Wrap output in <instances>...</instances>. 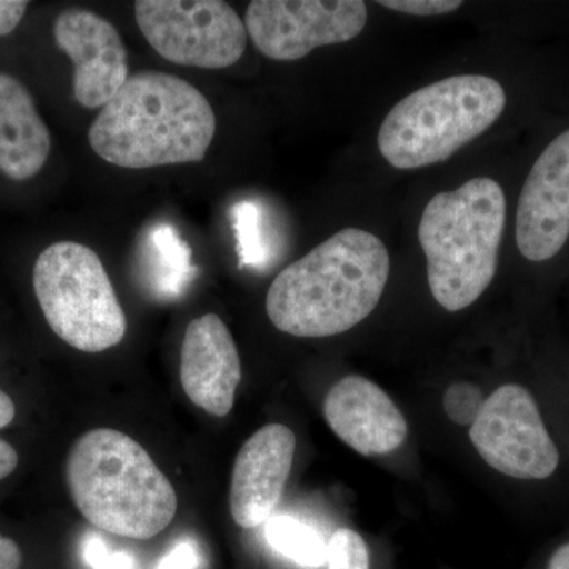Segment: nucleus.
Segmentation results:
<instances>
[{
  "mask_svg": "<svg viewBox=\"0 0 569 569\" xmlns=\"http://www.w3.org/2000/svg\"><path fill=\"white\" fill-rule=\"evenodd\" d=\"M268 545L299 567L320 568L328 559V542L312 527L290 516H272L264 523Z\"/></svg>",
  "mask_w": 569,
  "mask_h": 569,
  "instance_id": "f3484780",
  "label": "nucleus"
},
{
  "mask_svg": "<svg viewBox=\"0 0 569 569\" xmlns=\"http://www.w3.org/2000/svg\"><path fill=\"white\" fill-rule=\"evenodd\" d=\"M244 24L266 58L299 61L317 48L356 39L366 28L367 7L361 0H254Z\"/></svg>",
  "mask_w": 569,
  "mask_h": 569,
  "instance_id": "1a4fd4ad",
  "label": "nucleus"
},
{
  "mask_svg": "<svg viewBox=\"0 0 569 569\" xmlns=\"http://www.w3.org/2000/svg\"><path fill=\"white\" fill-rule=\"evenodd\" d=\"M67 482L84 519L118 537L149 539L170 526L178 496L132 437L93 429L71 448Z\"/></svg>",
  "mask_w": 569,
  "mask_h": 569,
  "instance_id": "7ed1b4c3",
  "label": "nucleus"
},
{
  "mask_svg": "<svg viewBox=\"0 0 569 569\" xmlns=\"http://www.w3.org/2000/svg\"><path fill=\"white\" fill-rule=\"evenodd\" d=\"M216 129V112L194 86L162 71H141L104 104L88 138L104 162L146 170L201 162Z\"/></svg>",
  "mask_w": 569,
  "mask_h": 569,
  "instance_id": "f03ea898",
  "label": "nucleus"
},
{
  "mask_svg": "<svg viewBox=\"0 0 569 569\" xmlns=\"http://www.w3.org/2000/svg\"><path fill=\"white\" fill-rule=\"evenodd\" d=\"M21 550L13 539L0 535V569H20Z\"/></svg>",
  "mask_w": 569,
  "mask_h": 569,
  "instance_id": "b1692460",
  "label": "nucleus"
},
{
  "mask_svg": "<svg viewBox=\"0 0 569 569\" xmlns=\"http://www.w3.org/2000/svg\"><path fill=\"white\" fill-rule=\"evenodd\" d=\"M138 28L168 62L220 70L246 52L244 21L220 0H140L134 3Z\"/></svg>",
  "mask_w": 569,
  "mask_h": 569,
  "instance_id": "0eeeda50",
  "label": "nucleus"
},
{
  "mask_svg": "<svg viewBox=\"0 0 569 569\" xmlns=\"http://www.w3.org/2000/svg\"><path fill=\"white\" fill-rule=\"evenodd\" d=\"M328 569H370L369 549L361 535L340 529L328 542Z\"/></svg>",
  "mask_w": 569,
  "mask_h": 569,
  "instance_id": "a211bd4d",
  "label": "nucleus"
},
{
  "mask_svg": "<svg viewBox=\"0 0 569 569\" xmlns=\"http://www.w3.org/2000/svg\"><path fill=\"white\" fill-rule=\"evenodd\" d=\"M32 279L41 312L63 342L86 353L122 342L126 313L102 260L88 246L63 241L47 247Z\"/></svg>",
  "mask_w": 569,
  "mask_h": 569,
  "instance_id": "423d86ee",
  "label": "nucleus"
},
{
  "mask_svg": "<svg viewBox=\"0 0 569 569\" xmlns=\"http://www.w3.org/2000/svg\"><path fill=\"white\" fill-rule=\"evenodd\" d=\"M295 433L283 425L261 427L236 456L230 508L242 529L264 526L274 515L290 477Z\"/></svg>",
  "mask_w": 569,
  "mask_h": 569,
  "instance_id": "f8f14e48",
  "label": "nucleus"
},
{
  "mask_svg": "<svg viewBox=\"0 0 569 569\" xmlns=\"http://www.w3.org/2000/svg\"><path fill=\"white\" fill-rule=\"evenodd\" d=\"M569 238V130L549 142L519 194L516 242L527 260H552Z\"/></svg>",
  "mask_w": 569,
  "mask_h": 569,
  "instance_id": "9d476101",
  "label": "nucleus"
},
{
  "mask_svg": "<svg viewBox=\"0 0 569 569\" xmlns=\"http://www.w3.org/2000/svg\"><path fill=\"white\" fill-rule=\"evenodd\" d=\"M241 358L230 329L216 313L190 321L181 350L183 392L213 417H227L241 383Z\"/></svg>",
  "mask_w": 569,
  "mask_h": 569,
  "instance_id": "ddd939ff",
  "label": "nucleus"
},
{
  "mask_svg": "<svg viewBox=\"0 0 569 569\" xmlns=\"http://www.w3.org/2000/svg\"><path fill=\"white\" fill-rule=\"evenodd\" d=\"M54 40L73 63V96L96 110L110 102L127 80V50L110 21L82 9L63 10L56 18Z\"/></svg>",
  "mask_w": 569,
  "mask_h": 569,
  "instance_id": "9b49d317",
  "label": "nucleus"
},
{
  "mask_svg": "<svg viewBox=\"0 0 569 569\" xmlns=\"http://www.w3.org/2000/svg\"><path fill=\"white\" fill-rule=\"evenodd\" d=\"M18 452L7 441L0 440V481L10 477L18 467Z\"/></svg>",
  "mask_w": 569,
  "mask_h": 569,
  "instance_id": "393cba45",
  "label": "nucleus"
},
{
  "mask_svg": "<svg viewBox=\"0 0 569 569\" xmlns=\"http://www.w3.org/2000/svg\"><path fill=\"white\" fill-rule=\"evenodd\" d=\"M378 6L399 13L413 14V17H438L459 10L463 6L460 0H381Z\"/></svg>",
  "mask_w": 569,
  "mask_h": 569,
  "instance_id": "412c9836",
  "label": "nucleus"
},
{
  "mask_svg": "<svg viewBox=\"0 0 569 569\" xmlns=\"http://www.w3.org/2000/svg\"><path fill=\"white\" fill-rule=\"evenodd\" d=\"M323 411L332 432L359 455H389L406 441V418L391 397L367 378L337 381L326 396Z\"/></svg>",
  "mask_w": 569,
  "mask_h": 569,
  "instance_id": "4468645a",
  "label": "nucleus"
},
{
  "mask_svg": "<svg viewBox=\"0 0 569 569\" xmlns=\"http://www.w3.org/2000/svg\"><path fill=\"white\" fill-rule=\"evenodd\" d=\"M200 548L190 539L178 542L157 565V569H200Z\"/></svg>",
  "mask_w": 569,
  "mask_h": 569,
  "instance_id": "4be33fe9",
  "label": "nucleus"
},
{
  "mask_svg": "<svg viewBox=\"0 0 569 569\" xmlns=\"http://www.w3.org/2000/svg\"><path fill=\"white\" fill-rule=\"evenodd\" d=\"M505 223L507 198L493 179H471L427 203L418 239L430 291L448 312L467 309L488 290L496 277Z\"/></svg>",
  "mask_w": 569,
  "mask_h": 569,
  "instance_id": "20e7f679",
  "label": "nucleus"
},
{
  "mask_svg": "<svg viewBox=\"0 0 569 569\" xmlns=\"http://www.w3.org/2000/svg\"><path fill=\"white\" fill-rule=\"evenodd\" d=\"M138 258L146 287L162 299L181 296L197 276L192 250L170 223L148 228L141 236Z\"/></svg>",
  "mask_w": 569,
  "mask_h": 569,
  "instance_id": "dca6fc26",
  "label": "nucleus"
},
{
  "mask_svg": "<svg viewBox=\"0 0 569 569\" xmlns=\"http://www.w3.org/2000/svg\"><path fill=\"white\" fill-rule=\"evenodd\" d=\"M50 152V129L32 93L20 80L0 71V173L11 181H29L47 164Z\"/></svg>",
  "mask_w": 569,
  "mask_h": 569,
  "instance_id": "2eb2a0df",
  "label": "nucleus"
},
{
  "mask_svg": "<svg viewBox=\"0 0 569 569\" xmlns=\"http://www.w3.org/2000/svg\"><path fill=\"white\" fill-rule=\"evenodd\" d=\"M17 415V407L9 395L0 389V429L10 426Z\"/></svg>",
  "mask_w": 569,
  "mask_h": 569,
  "instance_id": "a878e982",
  "label": "nucleus"
},
{
  "mask_svg": "<svg viewBox=\"0 0 569 569\" xmlns=\"http://www.w3.org/2000/svg\"><path fill=\"white\" fill-rule=\"evenodd\" d=\"M485 406L481 389L475 385L456 383L448 388L443 397L445 413L452 422L459 426H473L479 411Z\"/></svg>",
  "mask_w": 569,
  "mask_h": 569,
  "instance_id": "6ab92c4d",
  "label": "nucleus"
},
{
  "mask_svg": "<svg viewBox=\"0 0 569 569\" xmlns=\"http://www.w3.org/2000/svg\"><path fill=\"white\" fill-rule=\"evenodd\" d=\"M548 569H569V542L560 546L550 557Z\"/></svg>",
  "mask_w": 569,
  "mask_h": 569,
  "instance_id": "bb28decb",
  "label": "nucleus"
},
{
  "mask_svg": "<svg viewBox=\"0 0 569 569\" xmlns=\"http://www.w3.org/2000/svg\"><path fill=\"white\" fill-rule=\"evenodd\" d=\"M28 7L22 0H0V37L10 36L21 24Z\"/></svg>",
  "mask_w": 569,
  "mask_h": 569,
  "instance_id": "5701e85b",
  "label": "nucleus"
},
{
  "mask_svg": "<svg viewBox=\"0 0 569 569\" xmlns=\"http://www.w3.org/2000/svg\"><path fill=\"white\" fill-rule=\"evenodd\" d=\"M470 440L485 462L507 477L542 481L559 468V448L537 400L520 385H503L485 400Z\"/></svg>",
  "mask_w": 569,
  "mask_h": 569,
  "instance_id": "6e6552de",
  "label": "nucleus"
},
{
  "mask_svg": "<svg viewBox=\"0 0 569 569\" xmlns=\"http://www.w3.org/2000/svg\"><path fill=\"white\" fill-rule=\"evenodd\" d=\"M505 107L503 86L485 74L432 82L391 108L378 132V149L397 170L445 162L490 129Z\"/></svg>",
  "mask_w": 569,
  "mask_h": 569,
  "instance_id": "39448f33",
  "label": "nucleus"
},
{
  "mask_svg": "<svg viewBox=\"0 0 569 569\" xmlns=\"http://www.w3.org/2000/svg\"><path fill=\"white\" fill-rule=\"evenodd\" d=\"M389 272L383 241L369 231L346 228L276 277L266 312L284 335H342L373 312Z\"/></svg>",
  "mask_w": 569,
  "mask_h": 569,
  "instance_id": "f257e3e1",
  "label": "nucleus"
},
{
  "mask_svg": "<svg viewBox=\"0 0 569 569\" xmlns=\"http://www.w3.org/2000/svg\"><path fill=\"white\" fill-rule=\"evenodd\" d=\"M82 559L91 569H137V560L126 550H111L97 533H88L82 541Z\"/></svg>",
  "mask_w": 569,
  "mask_h": 569,
  "instance_id": "aec40b11",
  "label": "nucleus"
}]
</instances>
